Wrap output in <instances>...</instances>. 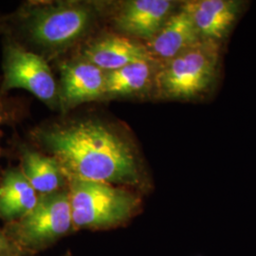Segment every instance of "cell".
I'll return each mask as SVG.
<instances>
[{"instance_id": "cell-1", "label": "cell", "mask_w": 256, "mask_h": 256, "mask_svg": "<svg viewBox=\"0 0 256 256\" xmlns=\"http://www.w3.org/2000/svg\"><path fill=\"white\" fill-rule=\"evenodd\" d=\"M34 146L54 158L68 180L137 186L140 174L128 142L100 120H46L34 128Z\"/></svg>"}, {"instance_id": "cell-2", "label": "cell", "mask_w": 256, "mask_h": 256, "mask_svg": "<svg viewBox=\"0 0 256 256\" xmlns=\"http://www.w3.org/2000/svg\"><path fill=\"white\" fill-rule=\"evenodd\" d=\"M98 18L96 5L70 0L27 1L2 18L7 36L50 64L88 36Z\"/></svg>"}, {"instance_id": "cell-3", "label": "cell", "mask_w": 256, "mask_h": 256, "mask_svg": "<svg viewBox=\"0 0 256 256\" xmlns=\"http://www.w3.org/2000/svg\"><path fill=\"white\" fill-rule=\"evenodd\" d=\"M68 185L76 229L118 226L130 220L140 205L137 194L113 184L70 180Z\"/></svg>"}, {"instance_id": "cell-4", "label": "cell", "mask_w": 256, "mask_h": 256, "mask_svg": "<svg viewBox=\"0 0 256 256\" xmlns=\"http://www.w3.org/2000/svg\"><path fill=\"white\" fill-rule=\"evenodd\" d=\"M218 60V44L202 40L164 63L156 72L158 94L171 99H190L206 92L216 77Z\"/></svg>"}, {"instance_id": "cell-5", "label": "cell", "mask_w": 256, "mask_h": 256, "mask_svg": "<svg viewBox=\"0 0 256 256\" xmlns=\"http://www.w3.org/2000/svg\"><path fill=\"white\" fill-rule=\"evenodd\" d=\"M2 90H24L46 108L60 112L58 80L43 57L30 52L7 36L2 39Z\"/></svg>"}, {"instance_id": "cell-6", "label": "cell", "mask_w": 256, "mask_h": 256, "mask_svg": "<svg viewBox=\"0 0 256 256\" xmlns=\"http://www.w3.org/2000/svg\"><path fill=\"white\" fill-rule=\"evenodd\" d=\"M74 228L68 190L39 196L36 206L19 222V240L28 246L44 245Z\"/></svg>"}, {"instance_id": "cell-7", "label": "cell", "mask_w": 256, "mask_h": 256, "mask_svg": "<svg viewBox=\"0 0 256 256\" xmlns=\"http://www.w3.org/2000/svg\"><path fill=\"white\" fill-rule=\"evenodd\" d=\"M55 62L60 76V113L64 115L82 104L104 98L106 72L79 55Z\"/></svg>"}, {"instance_id": "cell-8", "label": "cell", "mask_w": 256, "mask_h": 256, "mask_svg": "<svg viewBox=\"0 0 256 256\" xmlns=\"http://www.w3.org/2000/svg\"><path fill=\"white\" fill-rule=\"evenodd\" d=\"M174 2L169 0H131L112 16L113 27L126 36L150 41L171 16Z\"/></svg>"}, {"instance_id": "cell-9", "label": "cell", "mask_w": 256, "mask_h": 256, "mask_svg": "<svg viewBox=\"0 0 256 256\" xmlns=\"http://www.w3.org/2000/svg\"><path fill=\"white\" fill-rule=\"evenodd\" d=\"M78 55L106 72L138 62H155L146 45L120 34L94 38L82 46Z\"/></svg>"}, {"instance_id": "cell-10", "label": "cell", "mask_w": 256, "mask_h": 256, "mask_svg": "<svg viewBox=\"0 0 256 256\" xmlns=\"http://www.w3.org/2000/svg\"><path fill=\"white\" fill-rule=\"evenodd\" d=\"M243 2L236 0H198L182 6L203 40L216 42L227 36L241 12Z\"/></svg>"}, {"instance_id": "cell-11", "label": "cell", "mask_w": 256, "mask_h": 256, "mask_svg": "<svg viewBox=\"0 0 256 256\" xmlns=\"http://www.w3.org/2000/svg\"><path fill=\"white\" fill-rule=\"evenodd\" d=\"M202 40L190 14L182 8L169 18L164 27L146 46L155 62L165 63Z\"/></svg>"}, {"instance_id": "cell-12", "label": "cell", "mask_w": 256, "mask_h": 256, "mask_svg": "<svg viewBox=\"0 0 256 256\" xmlns=\"http://www.w3.org/2000/svg\"><path fill=\"white\" fill-rule=\"evenodd\" d=\"M18 149L20 169L39 196L64 190L68 180L54 158L23 144Z\"/></svg>"}, {"instance_id": "cell-13", "label": "cell", "mask_w": 256, "mask_h": 256, "mask_svg": "<svg viewBox=\"0 0 256 256\" xmlns=\"http://www.w3.org/2000/svg\"><path fill=\"white\" fill-rule=\"evenodd\" d=\"M39 194L19 168L8 170L0 183V216L22 220L36 206Z\"/></svg>"}, {"instance_id": "cell-14", "label": "cell", "mask_w": 256, "mask_h": 256, "mask_svg": "<svg viewBox=\"0 0 256 256\" xmlns=\"http://www.w3.org/2000/svg\"><path fill=\"white\" fill-rule=\"evenodd\" d=\"M155 62H138L108 72L104 98H116L144 92L152 82Z\"/></svg>"}, {"instance_id": "cell-15", "label": "cell", "mask_w": 256, "mask_h": 256, "mask_svg": "<svg viewBox=\"0 0 256 256\" xmlns=\"http://www.w3.org/2000/svg\"><path fill=\"white\" fill-rule=\"evenodd\" d=\"M25 110L23 102L10 96L8 92L2 90V79L0 75V137L2 128L14 124L22 119Z\"/></svg>"}, {"instance_id": "cell-16", "label": "cell", "mask_w": 256, "mask_h": 256, "mask_svg": "<svg viewBox=\"0 0 256 256\" xmlns=\"http://www.w3.org/2000/svg\"><path fill=\"white\" fill-rule=\"evenodd\" d=\"M8 248H9V246H8V243H7L6 239L0 234V254L5 252Z\"/></svg>"}, {"instance_id": "cell-17", "label": "cell", "mask_w": 256, "mask_h": 256, "mask_svg": "<svg viewBox=\"0 0 256 256\" xmlns=\"http://www.w3.org/2000/svg\"><path fill=\"white\" fill-rule=\"evenodd\" d=\"M2 18H3V14H0V36H2Z\"/></svg>"}]
</instances>
